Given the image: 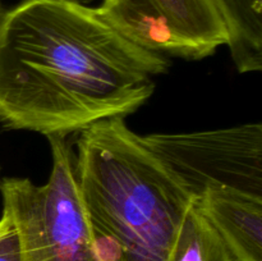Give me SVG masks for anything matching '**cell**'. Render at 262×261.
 Segmentation results:
<instances>
[{
  "instance_id": "2",
  "label": "cell",
  "mask_w": 262,
  "mask_h": 261,
  "mask_svg": "<svg viewBox=\"0 0 262 261\" xmlns=\"http://www.w3.org/2000/svg\"><path fill=\"white\" fill-rule=\"evenodd\" d=\"M77 151V179L96 261H166L196 201L186 184L124 118L84 128Z\"/></svg>"
},
{
  "instance_id": "11",
  "label": "cell",
  "mask_w": 262,
  "mask_h": 261,
  "mask_svg": "<svg viewBox=\"0 0 262 261\" xmlns=\"http://www.w3.org/2000/svg\"><path fill=\"white\" fill-rule=\"evenodd\" d=\"M76 2H82V0H76Z\"/></svg>"
},
{
  "instance_id": "6",
  "label": "cell",
  "mask_w": 262,
  "mask_h": 261,
  "mask_svg": "<svg viewBox=\"0 0 262 261\" xmlns=\"http://www.w3.org/2000/svg\"><path fill=\"white\" fill-rule=\"evenodd\" d=\"M237 261H262V197L207 189L194 201Z\"/></svg>"
},
{
  "instance_id": "3",
  "label": "cell",
  "mask_w": 262,
  "mask_h": 261,
  "mask_svg": "<svg viewBox=\"0 0 262 261\" xmlns=\"http://www.w3.org/2000/svg\"><path fill=\"white\" fill-rule=\"evenodd\" d=\"M48 140L53 168L43 186L27 178L0 181L3 211L18 233L22 261H96L73 151L66 137Z\"/></svg>"
},
{
  "instance_id": "7",
  "label": "cell",
  "mask_w": 262,
  "mask_h": 261,
  "mask_svg": "<svg viewBox=\"0 0 262 261\" xmlns=\"http://www.w3.org/2000/svg\"><path fill=\"white\" fill-rule=\"evenodd\" d=\"M228 31L233 61L241 73L262 69V0H214Z\"/></svg>"
},
{
  "instance_id": "4",
  "label": "cell",
  "mask_w": 262,
  "mask_h": 261,
  "mask_svg": "<svg viewBox=\"0 0 262 261\" xmlns=\"http://www.w3.org/2000/svg\"><path fill=\"white\" fill-rule=\"evenodd\" d=\"M141 137L196 199L207 189L220 188L262 197L261 123Z\"/></svg>"
},
{
  "instance_id": "9",
  "label": "cell",
  "mask_w": 262,
  "mask_h": 261,
  "mask_svg": "<svg viewBox=\"0 0 262 261\" xmlns=\"http://www.w3.org/2000/svg\"><path fill=\"white\" fill-rule=\"evenodd\" d=\"M0 261H22L19 238L7 212L0 217Z\"/></svg>"
},
{
  "instance_id": "5",
  "label": "cell",
  "mask_w": 262,
  "mask_h": 261,
  "mask_svg": "<svg viewBox=\"0 0 262 261\" xmlns=\"http://www.w3.org/2000/svg\"><path fill=\"white\" fill-rule=\"evenodd\" d=\"M102 5L155 25L181 58L204 59L228 44L227 27L214 0H104Z\"/></svg>"
},
{
  "instance_id": "8",
  "label": "cell",
  "mask_w": 262,
  "mask_h": 261,
  "mask_svg": "<svg viewBox=\"0 0 262 261\" xmlns=\"http://www.w3.org/2000/svg\"><path fill=\"white\" fill-rule=\"evenodd\" d=\"M166 261H237V258L193 204L179 225Z\"/></svg>"
},
{
  "instance_id": "10",
  "label": "cell",
  "mask_w": 262,
  "mask_h": 261,
  "mask_svg": "<svg viewBox=\"0 0 262 261\" xmlns=\"http://www.w3.org/2000/svg\"><path fill=\"white\" fill-rule=\"evenodd\" d=\"M3 14H4V10H3V7H2V2H0V20H2V17Z\"/></svg>"
},
{
  "instance_id": "1",
  "label": "cell",
  "mask_w": 262,
  "mask_h": 261,
  "mask_svg": "<svg viewBox=\"0 0 262 261\" xmlns=\"http://www.w3.org/2000/svg\"><path fill=\"white\" fill-rule=\"evenodd\" d=\"M170 61L76 0H23L0 20V125L67 137L124 118Z\"/></svg>"
}]
</instances>
